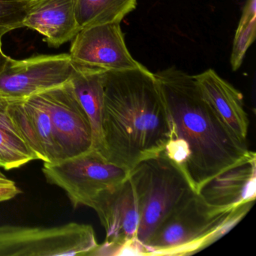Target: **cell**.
<instances>
[{
  "mask_svg": "<svg viewBox=\"0 0 256 256\" xmlns=\"http://www.w3.org/2000/svg\"><path fill=\"white\" fill-rule=\"evenodd\" d=\"M154 76L170 127V140L163 152L179 166L197 193L252 150L204 98L193 76L176 67Z\"/></svg>",
  "mask_w": 256,
  "mask_h": 256,
  "instance_id": "1",
  "label": "cell"
},
{
  "mask_svg": "<svg viewBox=\"0 0 256 256\" xmlns=\"http://www.w3.org/2000/svg\"><path fill=\"white\" fill-rule=\"evenodd\" d=\"M102 133L100 154L128 172L166 150L168 116L154 73L144 66L104 72Z\"/></svg>",
  "mask_w": 256,
  "mask_h": 256,
  "instance_id": "2",
  "label": "cell"
},
{
  "mask_svg": "<svg viewBox=\"0 0 256 256\" xmlns=\"http://www.w3.org/2000/svg\"><path fill=\"white\" fill-rule=\"evenodd\" d=\"M254 202L218 209L196 193L170 212L145 242L142 254H191L215 242L236 226Z\"/></svg>",
  "mask_w": 256,
  "mask_h": 256,
  "instance_id": "3",
  "label": "cell"
},
{
  "mask_svg": "<svg viewBox=\"0 0 256 256\" xmlns=\"http://www.w3.org/2000/svg\"><path fill=\"white\" fill-rule=\"evenodd\" d=\"M138 206L136 254L163 220L196 194L179 166L164 152L138 163L128 172Z\"/></svg>",
  "mask_w": 256,
  "mask_h": 256,
  "instance_id": "4",
  "label": "cell"
},
{
  "mask_svg": "<svg viewBox=\"0 0 256 256\" xmlns=\"http://www.w3.org/2000/svg\"><path fill=\"white\" fill-rule=\"evenodd\" d=\"M90 224L54 227L0 226V256H90L98 246Z\"/></svg>",
  "mask_w": 256,
  "mask_h": 256,
  "instance_id": "5",
  "label": "cell"
},
{
  "mask_svg": "<svg viewBox=\"0 0 256 256\" xmlns=\"http://www.w3.org/2000/svg\"><path fill=\"white\" fill-rule=\"evenodd\" d=\"M48 182L64 190L74 208L90 206L103 190L124 182L128 170L109 162L96 150L54 163H44Z\"/></svg>",
  "mask_w": 256,
  "mask_h": 256,
  "instance_id": "6",
  "label": "cell"
},
{
  "mask_svg": "<svg viewBox=\"0 0 256 256\" xmlns=\"http://www.w3.org/2000/svg\"><path fill=\"white\" fill-rule=\"evenodd\" d=\"M90 208L96 212L106 232V240L90 256L136 254L139 210L130 180L103 190Z\"/></svg>",
  "mask_w": 256,
  "mask_h": 256,
  "instance_id": "7",
  "label": "cell"
},
{
  "mask_svg": "<svg viewBox=\"0 0 256 256\" xmlns=\"http://www.w3.org/2000/svg\"><path fill=\"white\" fill-rule=\"evenodd\" d=\"M74 70L67 54L24 60L8 58L0 71V97L22 100L61 86L71 80Z\"/></svg>",
  "mask_w": 256,
  "mask_h": 256,
  "instance_id": "8",
  "label": "cell"
},
{
  "mask_svg": "<svg viewBox=\"0 0 256 256\" xmlns=\"http://www.w3.org/2000/svg\"><path fill=\"white\" fill-rule=\"evenodd\" d=\"M38 94L50 115L60 161L92 149L90 122L70 80Z\"/></svg>",
  "mask_w": 256,
  "mask_h": 256,
  "instance_id": "9",
  "label": "cell"
},
{
  "mask_svg": "<svg viewBox=\"0 0 256 256\" xmlns=\"http://www.w3.org/2000/svg\"><path fill=\"white\" fill-rule=\"evenodd\" d=\"M76 65L103 71L143 66L132 56L120 24L83 28L72 40L70 54Z\"/></svg>",
  "mask_w": 256,
  "mask_h": 256,
  "instance_id": "10",
  "label": "cell"
},
{
  "mask_svg": "<svg viewBox=\"0 0 256 256\" xmlns=\"http://www.w3.org/2000/svg\"><path fill=\"white\" fill-rule=\"evenodd\" d=\"M7 100L13 122L37 160L44 163L60 161L50 115L40 95Z\"/></svg>",
  "mask_w": 256,
  "mask_h": 256,
  "instance_id": "11",
  "label": "cell"
},
{
  "mask_svg": "<svg viewBox=\"0 0 256 256\" xmlns=\"http://www.w3.org/2000/svg\"><path fill=\"white\" fill-rule=\"evenodd\" d=\"M256 156L251 151L239 162L214 176L197 194L204 202L218 209L236 208L254 202L256 197Z\"/></svg>",
  "mask_w": 256,
  "mask_h": 256,
  "instance_id": "12",
  "label": "cell"
},
{
  "mask_svg": "<svg viewBox=\"0 0 256 256\" xmlns=\"http://www.w3.org/2000/svg\"><path fill=\"white\" fill-rule=\"evenodd\" d=\"M36 31L49 46L59 48L80 30L77 0H36L24 20V28Z\"/></svg>",
  "mask_w": 256,
  "mask_h": 256,
  "instance_id": "13",
  "label": "cell"
},
{
  "mask_svg": "<svg viewBox=\"0 0 256 256\" xmlns=\"http://www.w3.org/2000/svg\"><path fill=\"white\" fill-rule=\"evenodd\" d=\"M193 77L204 98L224 124L240 139L247 142L250 121L242 94L214 70H208Z\"/></svg>",
  "mask_w": 256,
  "mask_h": 256,
  "instance_id": "14",
  "label": "cell"
},
{
  "mask_svg": "<svg viewBox=\"0 0 256 256\" xmlns=\"http://www.w3.org/2000/svg\"><path fill=\"white\" fill-rule=\"evenodd\" d=\"M104 72L76 65V70L70 80L74 94L90 122L92 149L100 152L102 148V119L104 104Z\"/></svg>",
  "mask_w": 256,
  "mask_h": 256,
  "instance_id": "15",
  "label": "cell"
},
{
  "mask_svg": "<svg viewBox=\"0 0 256 256\" xmlns=\"http://www.w3.org/2000/svg\"><path fill=\"white\" fill-rule=\"evenodd\" d=\"M36 160L12 120L8 100L0 97V168H18Z\"/></svg>",
  "mask_w": 256,
  "mask_h": 256,
  "instance_id": "16",
  "label": "cell"
},
{
  "mask_svg": "<svg viewBox=\"0 0 256 256\" xmlns=\"http://www.w3.org/2000/svg\"><path fill=\"white\" fill-rule=\"evenodd\" d=\"M138 0H77L80 30L97 25L120 24L137 7Z\"/></svg>",
  "mask_w": 256,
  "mask_h": 256,
  "instance_id": "17",
  "label": "cell"
},
{
  "mask_svg": "<svg viewBox=\"0 0 256 256\" xmlns=\"http://www.w3.org/2000/svg\"><path fill=\"white\" fill-rule=\"evenodd\" d=\"M256 0H246L235 32L230 54L232 70L240 68L247 50L256 40Z\"/></svg>",
  "mask_w": 256,
  "mask_h": 256,
  "instance_id": "18",
  "label": "cell"
},
{
  "mask_svg": "<svg viewBox=\"0 0 256 256\" xmlns=\"http://www.w3.org/2000/svg\"><path fill=\"white\" fill-rule=\"evenodd\" d=\"M36 0H0V44L4 36L24 28V20Z\"/></svg>",
  "mask_w": 256,
  "mask_h": 256,
  "instance_id": "19",
  "label": "cell"
},
{
  "mask_svg": "<svg viewBox=\"0 0 256 256\" xmlns=\"http://www.w3.org/2000/svg\"><path fill=\"white\" fill-rule=\"evenodd\" d=\"M20 193V188L14 181L8 179L4 174L0 175V202L14 198Z\"/></svg>",
  "mask_w": 256,
  "mask_h": 256,
  "instance_id": "20",
  "label": "cell"
},
{
  "mask_svg": "<svg viewBox=\"0 0 256 256\" xmlns=\"http://www.w3.org/2000/svg\"><path fill=\"white\" fill-rule=\"evenodd\" d=\"M10 56H7L4 54V50L2 48V44H0V71L4 68L5 66L6 62L7 60L8 59Z\"/></svg>",
  "mask_w": 256,
  "mask_h": 256,
  "instance_id": "21",
  "label": "cell"
},
{
  "mask_svg": "<svg viewBox=\"0 0 256 256\" xmlns=\"http://www.w3.org/2000/svg\"><path fill=\"white\" fill-rule=\"evenodd\" d=\"M2 174H2V172H1V170H0V175H2Z\"/></svg>",
  "mask_w": 256,
  "mask_h": 256,
  "instance_id": "22",
  "label": "cell"
}]
</instances>
